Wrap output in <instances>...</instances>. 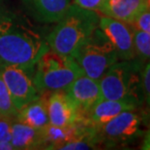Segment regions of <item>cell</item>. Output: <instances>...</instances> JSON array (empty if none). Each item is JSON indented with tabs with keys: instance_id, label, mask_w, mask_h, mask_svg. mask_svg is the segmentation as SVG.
Returning <instances> with one entry per match:
<instances>
[{
	"instance_id": "52a82bcc",
	"label": "cell",
	"mask_w": 150,
	"mask_h": 150,
	"mask_svg": "<svg viewBox=\"0 0 150 150\" xmlns=\"http://www.w3.org/2000/svg\"><path fill=\"white\" fill-rule=\"evenodd\" d=\"M0 76L7 86L18 111L41 95L33 80V70L0 65Z\"/></svg>"
},
{
	"instance_id": "4fadbf2b",
	"label": "cell",
	"mask_w": 150,
	"mask_h": 150,
	"mask_svg": "<svg viewBox=\"0 0 150 150\" xmlns=\"http://www.w3.org/2000/svg\"><path fill=\"white\" fill-rule=\"evenodd\" d=\"M138 107L137 104L124 100H100L86 112V116L89 123L96 127L108 122L123 111Z\"/></svg>"
},
{
	"instance_id": "e0dca14e",
	"label": "cell",
	"mask_w": 150,
	"mask_h": 150,
	"mask_svg": "<svg viewBox=\"0 0 150 150\" xmlns=\"http://www.w3.org/2000/svg\"><path fill=\"white\" fill-rule=\"evenodd\" d=\"M133 34L136 57H139L142 60H150V34L134 27Z\"/></svg>"
},
{
	"instance_id": "3957f363",
	"label": "cell",
	"mask_w": 150,
	"mask_h": 150,
	"mask_svg": "<svg viewBox=\"0 0 150 150\" xmlns=\"http://www.w3.org/2000/svg\"><path fill=\"white\" fill-rule=\"evenodd\" d=\"M142 69L136 59L113 63L99 79L101 100H124L139 106L143 98Z\"/></svg>"
},
{
	"instance_id": "d4e9b609",
	"label": "cell",
	"mask_w": 150,
	"mask_h": 150,
	"mask_svg": "<svg viewBox=\"0 0 150 150\" xmlns=\"http://www.w3.org/2000/svg\"><path fill=\"white\" fill-rule=\"evenodd\" d=\"M146 5H147V9H150V0H146Z\"/></svg>"
},
{
	"instance_id": "5bb4252c",
	"label": "cell",
	"mask_w": 150,
	"mask_h": 150,
	"mask_svg": "<svg viewBox=\"0 0 150 150\" xmlns=\"http://www.w3.org/2000/svg\"><path fill=\"white\" fill-rule=\"evenodd\" d=\"M146 9V0H105L100 13L131 24Z\"/></svg>"
},
{
	"instance_id": "5b68a950",
	"label": "cell",
	"mask_w": 150,
	"mask_h": 150,
	"mask_svg": "<svg viewBox=\"0 0 150 150\" xmlns=\"http://www.w3.org/2000/svg\"><path fill=\"white\" fill-rule=\"evenodd\" d=\"M72 58L85 75L95 80H99L119 60L115 48L99 27L76 51Z\"/></svg>"
},
{
	"instance_id": "30bf717a",
	"label": "cell",
	"mask_w": 150,
	"mask_h": 150,
	"mask_svg": "<svg viewBox=\"0 0 150 150\" xmlns=\"http://www.w3.org/2000/svg\"><path fill=\"white\" fill-rule=\"evenodd\" d=\"M72 0H21L23 10L36 23L56 24L68 10Z\"/></svg>"
},
{
	"instance_id": "ba28073f",
	"label": "cell",
	"mask_w": 150,
	"mask_h": 150,
	"mask_svg": "<svg viewBox=\"0 0 150 150\" xmlns=\"http://www.w3.org/2000/svg\"><path fill=\"white\" fill-rule=\"evenodd\" d=\"M99 27L115 48L119 60H130L137 58L133 27L131 24L107 16H102L99 21Z\"/></svg>"
},
{
	"instance_id": "7402d4cb",
	"label": "cell",
	"mask_w": 150,
	"mask_h": 150,
	"mask_svg": "<svg viewBox=\"0 0 150 150\" xmlns=\"http://www.w3.org/2000/svg\"><path fill=\"white\" fill-rule=\"evenodd\" d=\"M73 1H74V4L83 9L100 12L104 5L105 0H73Z\"/></svg>"
},
{
	"instance_id": "7c38bea8",
	"label": "cell",
	"mask_w": 150,
	"mask_h": 150,
	"mask_svg": "<svg viewBox=\"0 0 150 150\" xmlns=\"http://www.w3.org/2000/svg\"><path fill=\"white\" fill-rule=\"evenodd\" d=\"M66 93L79 107L81 115L86 114L102 98L99 80L90 78L84 73L72 83Z\"/></svg>"
},
{
	"instance_id": "44dd1931",
	"label": "cell",
	"mask_w": 150,
	"mask_h": 150,
	"mask_svg": "<svg viewBox=\"0 0 150 150\" xmlns=\"http://www.w3.org/2000/svg\"><path fill=\"white\" fill-rule=\"evenodd\" d=\"M15 118L0 115V141L11 139V127Z\"/></svg>"
},
{
	"instance_id": "9c48e42d",
	"label": "cell",
	"mask_w": 150,
	"mask_h": 150,
	"mask_svg": "<svg viewBox=\"0 0 150 150\" xmlns=\"http://www.w3.org/2000/svg\"><path fill=\"white\" fill-rule=\"evenodd\" d=\"M47 111L50 124L66 127L82 121L79 107L66 92H52L47 97Z\"/></svg>"
},
{
	"instance_id": "d6986e66",
	"label": "cell",
	"mask_w": 150,
	"mask_h": 150,
	"mask_svg": "<svg viewBox=\"0 0 150 150\" xmlns=\"http://www.w3.org/2000/svg\"><path fill=\"white\" fill-rule=\"evenodd\" d=\"M131 27L150 34V9H146L135 19Z\"/></svg>"
},
{
	"instance_id": "9a60e30c",
	"label": "cell",
	"mask_w": 150,
	"mask_h": 150,
	"mask_svg": "<svg viewBox=\"0 0 150 150\" xmlns=\"http://www.w3.org/2000/svg\"><path fill=\"white\" fill-rule=\"evenodd\" d=\"M16 119L38 130H43L50 125L47 98L45 93L21 107L18 111Z\"/></svg>"
},
{
	"instance_id": "cb8c5ba5",
	"label": "cell",
	"mask_w": 150,
	"mask_h": 150,
	"mask_svg": "<svg viewBox=\"0 0 150 150\" xmlns=\"http://www.w3.org/2000/svg\"><path fill=\"white\" fill-rule=\"evenodd\" d=\"M12 143L10 140H1L0 141V150H13Z\"/></svg>"
},
{
	"instance_id": "603a6c76",
	"label": "cell",
	"mask_w": 150,
	"mask_h": 150,
	"mask_svg": "<svg viewBox=\"0 0 150 150\" xmlns=\"http://www.w3.org/2000/svg\"><path fill=\"white\" fill-rule=\"evenodd\" d=\"M142 149L143 150H150V129L147 131L146 133V136L144 138V140H143Z\"/></svg>"
},
{
	"instance_id": "277c9868",
	"label": "cell",
	"mask_w": 150,
	"mask_h": 150,
	"mask_svg": "<svg viewBox=\"0 0 150 150\" xmlns=\"http://www.w3.org/2000/svg\"><path fill=\"white\" fill-rule=\"evenodd\" d=\"M83 74L76 62L69 56L47 51L33 69V80L38 92H66L78 77Z\"/></svg>"
},
{
	"instance_id": "ac0fdd59",
	"label": "cell",
	"mask_w": 150,
	"mask_h": 150,
	"mask_svg": "<svg viewBox=\"0 0 150 150\" xmlns=\"http://www.w3.org/2000/svg\"><path fill=\"white\" fill-rule=\"evenodd\" d=\"M18 109L16 108L5 82L0 76V115L16 118Z\"/></svg>"
},
{
	"instance_id": "8fae6325",
	"label": "cell",
	"mask_w": 150,
	"mask_h": 150,
	"mask_svg": "<svg viewBox=\"0 0 150 150\" xmlns=\"http://www.w3.org/2000/svg\"><path fill=\"white\" fill-rule=\"evenodd\" d=\"M94 126L88 127L82 121L66 127L47 125L42 130L43 149H60L65 143L75 141L94 133Z\"/></svg>"
},
{
	"instance_id": "ffe728a7",
	"label": "cell",
	"mask_w": 150,
	"mask_h": 150,
	"mask_svg": "<svg viewBox=\"0 0 150 150\" xmlns=\"http://www.w3.org/2000/svg\"><path fill=\"white\" fill-rule=\"evenodd\" d=\"M142 89L143 98L150 108V60L142 69Z\"/></svg>"
},
{
	"instance_id": "7a4b0ae2",
	"label": "cell",
	"mask_w": 150,
	"mask_h": 150,
	"mask_svg": "<svg viewBox=\"0 0 150 150\" xmlns=\"http://www.w3.org/2000/svg\"><path fill=\"white\" fill-rule=\"evenodd\" d=\"M100 16L96 11L71 4L63 17L47 33V44L53 52L72 57L99 27Z\"/></svg>"
},
{
	"instance_id": "2e32d148",
	"label": "cell",
	"mask_w": 150,
	"mask_h": 150,
	"mask_svg": "<svg viewBox=\"0 0 150 150\" xmlns=\"http://www.w3.org/2000/svg\"><path fill=\"white\" fill-rule=\"evenodd\" d=\"M10 141L14 149H42V130L35 129L15 118L11 127Z\"/></svg>"
},
{
	"instance_id": "6da1fadb",
	"label": "cell",
	"mask_w": 150,
	"mask_h": 150,
	"mask_svg": "<svg viewBox=\"0 0 150 150\" xmlns=\"http://www.w3.org/2000/svg\"><path fill=\"white\" fill-rule=\"evenodd\" d=\"M47 37L27 14L0 0V65L33 70L50 50Z\"/></svg>"
},
{
	"instance_id": "8992f818",
	"label": "cell",
	"mask_w": 150,
	"mask_h": 150,
	"mask_svg": "<svg viewBox=\"0 0 150 150\" xmlns=\"http://www.w3.org/2000/svg\"><path fill=\"white\" fill-rule=\"evenodd\" d=\"M135 110L123 111L103 125L94 126L99 144L115 147L130 144L138 139L142 135L143 119Z\"/></svg>"
}]
</instances>
